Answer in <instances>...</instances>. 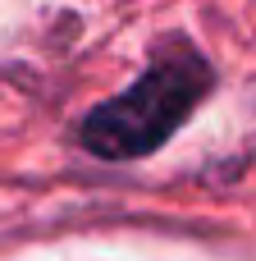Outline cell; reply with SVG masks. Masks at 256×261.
Returning <instances> with one entry per match:
<instances>
[{
	"mask_svg": "<svg viewBox=\"0 0 256 261\" xmlns=\"http://www.w3.org/2000/svg\"><path fill=\"white\" fill-rule=\"evenodd\" d=\"M211 69L192 46H169L128 92L115 101L96 106L82 119V147L105 161H133L156 151L183 119L188 110L206 96Z\"/></svg>",
	"mask_w": 256,
	"mask_h": 261,
	"instance_id": "cell-1",
	"label": "cell"
}]
</instances>
